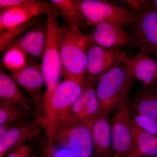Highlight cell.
Wrapping results in <instances>:
<instances>
[{
    "label": "cell",
    "instance_id": "6da1fadb",
    "mask_svg": "<svg viewBox=\"0 0 157 157\" xmlns=\"http://www.w3.org/2000/svg\"><path fill=\"white\" fill-rule=\"evenodd\" d=\"M135 79L121 63L97 79L96 94L99 114H108L129 103L130 93Z\"/></svg>",
    "mask_w": 157,
    "mask_h": 157
},
{
    "label": "cell",
    "instance_id": "7a4b0ae2",
    "mask_svg": "<svg viewBox=\"0 0 157 157\" xmlns=\"http://www.w3.org/2000/svg\"><path fill=\"white\" fill-rule=\"evenodd\" d=\"M90 45L87 36L82 33L79 29L68 23L61 28L60 53L63 78L85 79Z\"/></svg>",
    "mask_w": 157,
    "mask_h": 157
},
{
    "label": "cell",
    "instance_id": "3957f363",
    "mask_svg": "<svg viewBox=\"0 0 157 157\" xmlns=\"http://www.w3.org/2000/svg\"><path fill=\"white\" fill-rule=\"evenodd\" d=\"M85 83V79L65 78L53 90L42 109L48 141L56 125L67 118L73 104L83 91Z\"/></svg>",
    "mask_w": 157,
    "mask_h": 157
},
{
    "label": "cell",
    "instance_id": "277c9868",
    "mask_svg": "<svg viewBox=\"0 0 157 157\" xmlns=\"http://www.w3.org/2000/svg\"><path fill=\"white\" fill-rule=\"evenodd\" d=\"M59 12L53 5L47 13V42L42 59L41 68L45 79L46 90L40 109L47 104L52 93L59 83L62 76V66L60 53L61 28L58 23Z\"/></svg>",
    "mask_w": 157,
    "mask_h": 157
},
{
    "label": "cell",
    "instance_id": "5b68a950",
    "mask_svg": "<svg viewBox=\"0 0 157 157\" xmlns=\"http://www.w3.org/2000/svg\"><path fill=\"white\" fill-rule=\"evenodd\" d=\"M54 145L69 149L76 157H92L91 127L82 123L61 122L54 129L47 148L52 149Z\"/></svg>",
    "mask_w": 157,
    "mask_h": 157
},
{
    "label": "cell",
    "instance_id": "8992f818",
    "mask_svg": "<svg viewBox=\"0 0 157 157\" xmlns=\"http://www.w3.org/2000/svg\"><path fill=\"white\" fill-rule=\"evenodd\" d=\"M81 20L94 26L109 22L123 26L132 21L135 12L129 7L101 0H74Z\"/></svg>",
    "mask_w": 157,
    "mask_h": 157
},
{
    "label": "cell",
    "instance_id": "52a82bcc",
    "mask_svg": "<svg viewBox=\"0 0 157 157\" xmlns=\"http://www.w3.org/2000/svg\"><path fill=\"white\" fill-rule=\"evenodd\" d=\"M126 25L132 45L140 52L157 58V12L145 6L143 11L135 13Z\"/></svg>",
    "mask_w": 157,
    "mask_h": 157
},
{
    "label": "cell",
    "instance_id": "ba28073f",
    "mask_svg": "<svg viewBox=\"0 0 157 157\" xmlns=\"http://www.w3.org/2000/svg\"><path fill=\"white\" fill-rule=\"evenodd\" d=\"M128 104L117 110L110 121L113 157H131L137 150Z\"/></svg>",
    "mask_w": 157,
    "mask_h": 157
},
{
    "label": "cell",
    "instance_id": "9c48e42d",
    "mask_svg": "<svg viewBox=\"0 0 157 157\" xmlns=\"http://www.w3.org/2000/svg\"><path fill=\"white\" fill-rule=\"evenodd\" d=\"M44 118L36 114L33 119L16 122L11 128L0 135V157H5L17 147L36 138L44 129Z\"/></svg>",
    "mask_w": 157,
    "mask_h": 157
},
{
    "label": "cell",
    "instance_id": "30bf717a",
    "mask_svg": "<svg viewBox=\"0 0 157 157\" xmlns=\"http://www.w3.org/2000/svg\"><path fill=\"white\" fill-rule=\"evenodd\" d=\"M96 84V78L88 75L86 76L83 91L73 104L66 121L82 123L92 127L99 114Z\"/></svg>",
    "mask_w": 157,
    "mask_h": 157
},
{
    "label": "cell",
    "instance_id": "8fae6325",
    "mask_svg": "<svg viewBox=\"0 0 157 157\" xmlns=\"http://www.w3.org/2000/svg\"><path fill=\"white\" fill-rule=\"evenodd\" d=\"M11 77L18 85L21 86L29 96L31 104L41 108L44 94L42 89L45 84L44 74L36 60L30 58L28 64L18 72L10 73Z\"/></svg>",
    "mask_w": 157,
    "mask_h": 157
},
{
    "label": "cell",
    "instance_id": "7c38bea8",
    "mask_svg": "<svg viewBox=\"0 0 157 157\" xmlns=\"http://www.w3.org/2000/svg\"><path fill=\"white\" fill-rule=\"evenodd\" d=\"M53 6L51 2L32 0L29 4L1 11L0 32L15 28L42 14L47 15Z\"/></svg>",
    "mask_w": 157,
    "mask_h": 157
},
{
    "label": "cell",
    "instance_id": "4fadbf2b",
    "mask_svg": "<svg viewBox=\"0 0 157 157\" xmlns=\"http://www.w3.org/2000/svg\"><path fill=\"white\" fill-rule=\"evenodd\" d=\"M90 45L107 49H120L124 46L132 45V38L122 26L109 22H103L94 26L88 35Z\"/></svg>",
    "mask_w": 157,
    "mask_h": 157
},
{
    "label": "cell",
    "instance_id": "5bb4252c",
    "mask_svg": "<svg viewBox=\"0 0 157 157\" xmlns=\"http://www.w3.org/2000/svg\"><path fill=\"white\" fill-rule=\"evenodd\" d=\"M127 52L121 49H107L90 45L87 51L86 76L97 79L104 73L122 63Z\"/></svg>",
    "mask_w": 157,
    "mask_h": 157
},
{
    "label": "cell",
    "instance_id": "9a60e30c",
    "mask_svg": "<svg viewBox=\"0 0 157 157\" xmlns=\"http://www.w3.org/2000/svg\"><path fill=\"white\" fill-rule=\"evenodd\" d=\"M122 63L125 65L129 74L134 79L143 83V87L157 88V59L139 52L132 57L127 55Z\"/></svg>",
    "mask_w": 157,
    "mask_h": 157
},
{
    "label": "cell",
    "instance_id": "2e32d148",
    "mask_svg": "<svg viewBox=\"0 0 157 157\" xmlns=\"http://www.w3.org/2000/svg\"><path fill=\"white\" fill-rule=\"evenodd\" d=\"M47 42V24L44 26L35 25L11 45L20 48L30 58L37 60L42 59Z\"/></svg>",
    "mask_w": 157,
    "mask_h": 157
},
{
    "label": "cell",
    "instance_id": "e0dca14e",
    "mask_svg": "<svg viewBox=\"0 0 157 157\" xmlns=\"http://www.w3.org/2000/svg\"><path fill=\"white\" fill-rule=\"evenodd\" d=\"M95 157H113L112 135L108 114L98 116L91 127Z\"/></svg>",
    "mask_w": 157,
    "mask_h": 157
},
{
    "label": "cell",
    "instance_id": "ac0fdd59",
    "mask_svg": "<svg viewBox=\"0 0 157 157\" xmlns=\"http://www.w3.org/2000/svg\"><path fill=\"white\" fill-rule=\"evenodd\" d=\"M131 116L138 115L157 121V94L155 88H142L128 104Z\"/></svg>",
    "mask_w": 157,
    "mask_h": 157
},
{
    "label": "cell",
    "instance_id": "d6986e66",
    "mask_svg": "<svg viewBox=\"0 0 157 157\" xmlns=\"http://www.w3.org/2000/svg\"><path fill=\"white\" fill-rule=\"evenodd\" d=\"M18 85L11 75L1 68L0 72V98L1 100H8L25 107L36 115L28 98L22 92Z\"/></svg>",
    "mask_w": 157,
    "mask_h": 157
},
{
    "label": "cell",
    "instance_id": "ffe728a7",
    "mask_svg": "<svg viewBox=\"0 0 157 157\" xmlns=\"http://www.w3.org/2000/svg\"><path fill=\"white\" fill-rule=\"evenodd\" d=\"M131 128L137 150L131 157H157V137L138 128L132 122Z\"/></svg>",
    "mask_w": 157,
    "mask_h": 157
},
{
    "label": "cell",
    "instance_id": "44dd1931",
    "mask_svg": "<svg viewBox=\"0 0 157 157\" xmlns=\"http://www.w3.org/2000/svg\"><path fill=\"white\" fill-rule=\"evenodd\" d=\"M5 50L2 62L10 73L21 71L28 64L29 57L17 46L11 45Z\"/></svg>",
    "mask_w": 157,
    "mask_h": 157
},
{
    "label": "cell",
    "instance_id": "7402d4cb",
    "mask_svg": "<svg viewBox=\"0 0 157 157\" xmlns=\"http://www.w3.org/2000/svg\"><path fill=\"white\" fill-rule=\"evenodd\" d=\"M31 112L22 107L8 100H2L0 102V124L7 122H15L27 119L26 117Z\"/></svg>",
    "mask_w": 157,
    "mask_h": 157
},
{
    "label": "cell",
    "instance_id": "603a6c76",
    "mask_svg": "<svg viewBox=\"0 0 157 157\" xmlns=\"http://www.w3.org/2000/svg\"><path fill=\"white\" fill-rule=\"evenodd\" d=\"M51 2L56 7L62 16L73 28L78 29L81 20L78 11L73 1L71 0H52Z\"/></svg>",
    "mask_w": 157,
    "mask_h": 157
},
{
    "label": "cell",
    "instance_id": "cb8c5ba5",
    "mask_svg": "<svg viewBox=\"0 0 157 157\" xmlns=\"http://www.w3.org/2000/svg\"><path fill=\"white\" fill-rule=\"evenodd\" d=\"M35 19L29 22L9 30L0 32V50H6L12 43L19 38L18 36L27 29L36 25Z\"/></svg>",
    "mask_w": 157,
    "mask_h": 157
},
{
    "label": "cell",
    "instance_id": "d4e9b609",
    "mask_svg": "<svg viewBox=\"0 0 157 157\" xmlns=\"http://www.w3.org/2000/svg\"><path fill=\"white\" fill-rule=\"evenodd\" d=\"M132 123L137 128L157 137V121L151 118L143 116H131Z\"/></svg>",
    "mask_w": 157,
    "mask_h": 157
},
{
    "label": "cell",
    "instance_id": "484cf974",
    "mask_svg": "<svg viewBox=\"0 0 157 157\" xmlns=\"http://www.w3.org/2000/svg\"><path fill=\"white\" fill-rule=\"evenodd\" d=\"M32 0H0L1 11L29 4Z\"/></svg>",
    "mask_w": 157,
    "mask_h": 157
},
{
    "label": "cell",
    "instance_id": "4316f807",
    "mask_svg": "<svg viewBox=\"0 0 157 157\" xmlns=\"http://www.w3.org/2000/svg\"><path fill=\"white\" fill-rule=\"evenodd\" d=\"M33 153L30 145L27 143L12 151L7 157H31Z\"/></svg>",
    "mask_w": 157,
    "mask_h": 157
},
{
    "label": "cell",
    "instance_id": "83f0119b",
    "mask_svg": "<svg viewBox=\"0 0 157 157\" xmlns=\"http://www.w3.org/2000/svg\"><path fill=\"white\" fill-rule=\"evenodd\" d=\"M47 157H76L69 149L63 147H54L51 151L47 152Z\"/></svg>",
    "mask_w": 157,
    "mask_h": 157
},
{
    "label": "cell",
    "instance_id": "f1b7e54d",
    "mask_svg": "<svg viewBox=\"0 0 157 157\" xmlns=\"http://www.w3.org/2000/svg\"><path fill=\"white\" fill-rule=\"evenodd\" d=\"M145 1H138V0H128L125 1V2L129 6V8L135 13H138L143 11L145 7Z\"/></svg>",
    "mask_w": 157,
    "mask_h": 157
},
{
    "label": "cell",
    "instance_id": "f546056e",
    "mask_svg": "<svg viewBox=\"0 0 157 157\" xmlns=\"http://www.w3.org/2000/svg\"><path fill=\"white\" fill-rule=\"evenodd\" d=\"M16 123L15 122H7L0 124V135H2L10 130Z\"/></svg>",
    "mask_w": 157,
    "mask_h": 157
},
{
    "label": "cell",
    "instance_id": "4dcf8cb0",
    "mask_svg": "<svg viewBox=\"0 0 157 157\" xmlns=\"http://www.w3.org/2000/svg\"><path fill=\"white\" fill-rule=\"evenodd\" d=\"M31 157H36V155H35V154L33 153V154H32Z\"/></svg>",
    "mask_w": 157,
    "mask_h": 157
},
{
    "label": "cell",
    "instance_id": "1f68e13d",
    "mask_svg": "<svg viewBox=\"0 0 157 157\" xmlns=\"http://www.w3.org/2000/svg\"><path fill=\"white\" fill-rule=\"evenodd\" d=\"M155 90L156 92V94H157V88H155Z\"/></svg>",
    "mask_w": 157,
    "mask_h": 157
}]
</instances>
